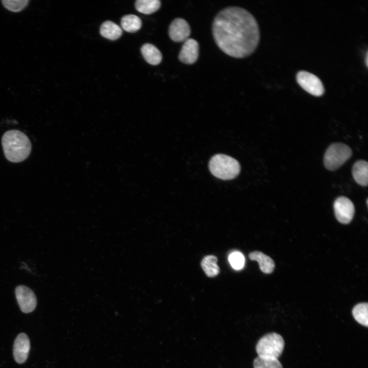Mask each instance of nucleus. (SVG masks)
<instances>
[{"mask_svg": "<svg viewBox=\"0 0 368 368\" xmlns=\"http://www.w3.org/2000/svg\"><path fill=\"white\" fill-rule=\"evenodd\" d=\"M15 295L22 312L28 313L35 309L37 299L30 288L24 285H19L15 289Z\"/></svg>", "mask_w": 368, "mask_h": 368, "instance_id": "nucleus-7", "label": "nucleus"}, {"mask_svg": "<svg viewBox=\"0 0 368 368\" xmlns=\"http://www.w3.org/2000/svg\"><path fill=\"white\" fill-rule=\"evenodd\" d=\"M352 150L342 143H334L327 149L324 156V165L329 170L334 171L340 167L351 156Z\"/></svg>", "mask_w": 368, "mask_h": 368, "instance_id": "nucleus-5", "label": "nucleus"}, {"mask_svg": "<svg viewBox=\"0 0 368 368\" xmlns=\"http://www.w3.org/2000/svg\"><path fill=\"white\" fill-rule=\"evenodd\" d=\"M217 263V258L214 255H208L203 258L201 266L208 277H214L219 273L220 269Z\"/></svg>", "mask_w": 368, "mask_h": 368, "instance_id": "nucleus-16", "label": "nucleus"}, {"mask_svg": "<svg viewBox=\"0 0 368 368\" xmlns=\"http://www.w3.org/2000/svg\"><path fill=\"white\" fill-rule=\"evenodd\" d=\"M100 33L109 40H114L119 38L122 34L121 28L116 23L107 20L104 21L100 28Z\"/></svg>", "mask_w": 368, "mask_h": 368, "instance_id": "nucleus-15", "label": "nucleus"}, {"mask_svg": "<svg viewBox=\"0 0 368 368\" xmlns=\"http://www.w3.org/2000/svg\"><path fill=\"white\" fill-rule=\"evenodd\" d=\"M4 7L12 12H19L28 5V0H3L2 1Z\"/></svg>", "mask_w": 368, "mask_h": 368, "instance_id": "nucleus-21", "label": "nucleus"}, {"mask_svg": "<svg viewBox=\"0 0 368 368\" xmlns=\"http://www.w3.org/2000/svg\"><path fill=\"white\" fill-rule=\"evenodd\" d=\"M161 5L159 0H137L135 3L136 10L145 14H150L157 11Z\"/></svg>", "mask_w": 368, "mask_h": 368, "instance_id": "nucleus-18", "label": "nucleus"}, {"mask_svg": "<svg viewBox=\"0 0 368 368\" xmlns=\"http://www.w3.org/2000/svg\"><path fill=\"white\" fill-rule=\"evenodd\" d=\"M250 260L257 261L260 270L265 273H271L274 268V263L272 259L259 251H254L249 254Z\"/></svg>", "mask_w": 368, "mask_h": 368, "instance_id": "nucleus-13", "label": "nucleus"}, {"mask_svg": "<svg viewBox=\"0 0 368 368\" xmlns=\"http://www.w3.org/2000/svg\"><path fill=\"white\" fill-rule=\"evenodd\" d=\"M30 349V340L26 334L17 335L13 345V356L15 361L21 364L27 359Z\"/></svg>", "mask_w": 368, "mask_h": 368, "instance_id": "nucleus-11", "label": "nucleus"}, {"mask_svg": "<svg viewBox=\"0 0 368 368\" xmlns=\"http://www.w3.org/2000/svg\"><path fill=\"white\" fill-rule=\"evenodd\" d=\"M334 210L336 219L343 224L349 223L353 219L355 212L353 202L344 196L339 197L335 200Z\"/></svg>", "mask_w": 368, "mask_h": 368, "instance_id": "nucleus-8", "label": "nucleus"}, {"mask_svg": "<svg viewBox=\"0 0 368 368\" xmlns=\"http://www.w3.org/2000/svg\"><path fill=\"white\" fill-rule=\"evenodd\" d=\"M209 169L215 177L229 180L236 177L240 171L239 162L234 158L223 154L213 156L209 162Z\"/></svg>", "mask_w": 368, "mask_h": 368, "instance_id": "nucleus-3", "label": "nucleus"}, {"mask_svg": "<svg viewBox=\"0 0 368 368\" xmlns=\"http://www.w3.org/2000/svg\"><path fill=\"white\" fill-rule=\"evenodd\" d=\"M254 368H283L278 359L258 356L253 362Z\"/></svg>", "mask_w": 368, "mask_h": 368, "instance_id": "nucleus-20", "label": "nucleus"}, {"mask_svg": "<svg viewBox=\"0 0 368 368\" xmlns=\"http://www.w3.org/2000/svg\"><path fill=\"white\" fill-rule=\"evenodd\" d=\"M141 52L144 59L150 64L156 65L162 61V54L153 44H144L141 48Z\"/></svg>", "mask_w": 368, "mask_h": 368, "instance_id": "nucleus-12", "label": "nucleus"}, {"mask_svg": "<svg viewBox=\"0 0 368 368\" xmlns=\"http://www.w3.org/2000/svg\"><path fill=\"white\" fill-rule=\"evenodd\" d=\"M212 34L218 48L236 58L250 55L257 48L260 37L255 17L246 9L235 6L219 12L213 22Z\"/></svg>", "mask_w": 368, "mask_h": 368, "instance_id": "nucleus-1", "label": "nucleus"}, {"mask_svg": "<svg viewBox=\"0 0 368 368\" xmlns=\"http://www.w3.org/2000/svg\"><path fill=\"white\" fill-rule=\"evenodd\" d=\"M228 261L232 267L236 270L242 269L245 263L243 255L238 251H235L230 254L228 256Z\"/></svg>", "mask_w": 368, "mask_h": 368, "instance_id": "nucleus-22", "label": "nucleus"}, {"mask_svg": "<svg viewBox=\"0 0 368 368\" xmlns=\"http://www.w3.org/2000/svg\"><path fill=\"white\" fill-rule=\"evenodd\" d=\"M296 80L302 88L313 96L320 97L325 92V88L320 79L311 73L300 71L296 75Z\"/></svg>", "mask_w": 368, "mask_h": 368, "instance_id": "nucleus-6", "label": "nucleus"}, {"mask_svg": "<svg viewBox=\"0 0 368 368\" xmlns=\"http://www.w3.org/2000/svg\"><path fill=\"white\" fill-rule=\"evenodd\" d=\"M199 45L198 42L192 38H188L185 41L178 55L179 60L186 64L194 63L199 56Z\"/></svg>", "mask_w": 368, "mask_h": 368, "instance_id": "nucleus-10", "label": "nucleus"}, {"mask_svg": "<svg viewBox=\"0 0 368 368\" xmlns=\"http://www.w3.org/2000/svg\"><path fill=\"white\" fill-rule=\"evenodd\" d=\"M285 342L279 334L272 332L262 336L258 341L256 350L258 356L278 359L283 353Z\"/></svg>", "mask_w": 368, "mask_h": 368, "instance_id": "nucleus-4", "label": "nucleus"}, {"mask_svg": "<svg viewBox=\"0 0 368 368\" xmlns=\"http://www.w3.org/2000/svg\"><path fill=\"white\" fill-rule=\"evenodd\" d=\"M352 174L355 180L361 186L368 183V164L363 160L356 162L353 167Z\"/></svg>", "mask_w": 368, "mask_h": 368, "instance_id": "nucleus-14", "label": "nucleus"}, {"mask_svg": "<svg viewBox=\"0 0 368 368\" xmlns=\"http://www.w3.org/2000/svg\"><path fill=\"white\" fill-rule=\"evenodd\" d=\"M2 143L6 158L11 162L24 160L31 151V143L28 137L17 130L6 131L2 137Z\"/></svg>", "mask_w": 368, "mask_h": 368, "instance_id": "nucleus-2", "label": "nucleus"}, {"mask_svg": "<svg viewBox=\"0 0 368 368\" xmlns=\"http://www.w3.org/2000/svg\"><path fill=\"white\" fill-rule=\"evenodd\" d=\"M142 26L141 19L136 15H124L121 20V26L125 31L133 33L140 30Z\"/></svg>", "mask_w": 368, "mask_h": 368, "instance_id": "nucleus-17", "label": "nucleus"}, {"mask_svg": "<svg viewBox=\"0 0 368 368\" xmlns=\"http://www.w3.org/2000/svg\"><path fill=\"white\" fill-rule=\"evenodd\" d=\"M191 28L183 18H175L170 24L168 34L170 39L176 42L185 41L191 34Z\"/></svg>", "mask_w": 368, "mask_h": 368, "instance_id": "nucleus-9", "label": "nucleus"}, {"mask_svg": "<svg viewBox=\"0 0 368 368\" xmlns=\"http://www.w3.org/2000/svg\"><path fill=\"white\" fill-rule=\"evenodd\" d=\"M354 319L360 324L368 326V304L362 303L357 304L352 310Z\"/></svg>", "mask_w": 368, "mask_h": 368, "instance_id": "nucleus-19", "label": "nucleus"}]
</instances>
